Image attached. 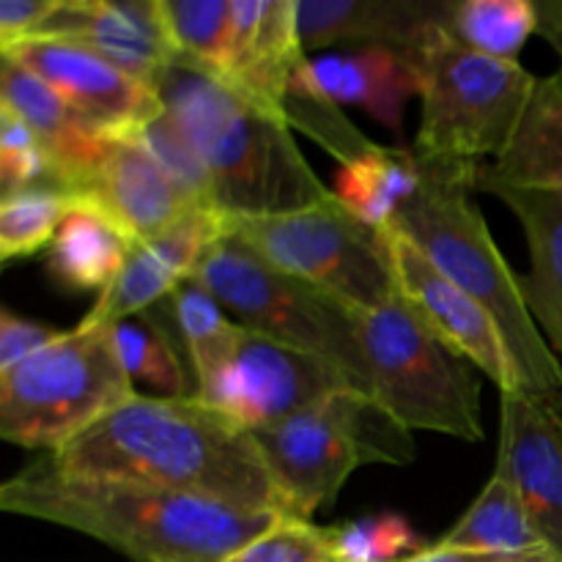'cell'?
<instances>
[{
  "mask_svg": "<svg viewBox=\"0 0 562 562\" xmlns=\"http://www.w3.org/2000/svg\"><path fill=\"white\" fill-rule=\"evenodd\" d=\"M379 234L387 247L395 289L409 311L456 355L467 357L483 376L492 379L499 393L527 390L497 322L442 269H437V263L404 231L390 225Z\"/></svg>",
  "mask_w": 562,
  "mask_h": 562,
  "instance_id": "7c38bea8",
  "label": "cell"
},
{
  "mask_svg": "<svg viewBox=\"0 0 562 562\" xmlns=\"http://www.w3.org/2000/svg\"><path fill=\"white\" fill-rule=\"evenodd\" d=\"M0 104L36 132L53 168V187L77 201L97 173L110 137L77 119L42 77L11 58H3L0 66Z\"/></svg>",
  "mask_w": 562,
  "mask_h": 562,
  "instance_id": "ffe728a7",
  "label": "cell"
},
{
  "mask_svg": "<svg viewBox=\"0 0 562 562\" xmlns=\"http://www.w3.org/2000/svg\"><path fill=\"white\" fill-rule=\"evenodd\" d=\"M0 55L42 77L77 119L104 137L130 135L162 110L151 86L135 80L77 42L22 38L0 49Z\"/></svg>",
  "mask_w": 562,
  "mask_h": 562,
  "instance_id": "4fadbf2b",
  "label": "cell"
},
{
  "mask_svg": "<svg viewBox=\"0 0 562 562\" xmlns=\"http://www.w3.org/2000/svg\"><path fill=\"white\" fill-rule=\"evenodd\" d=\"M176 335L184 346L187 362L195 376V387L212 382L234 355L241 338V324L231 322L225 307L201 283L187 280L170 294Z\"/></svg>",
  "mask_w": 562,
  "mask_h": 562,
  "instance_id": "83f0119b",
  "label": "cell"
},
{
  "mask_svg": "<svg viewBox=\"0 0 562 562\" xmlns=\"http://www.w3.org/2000/svg\"><path fill=\"white\" fill-rule=\"evenodd\" d=\"M327 532L340 562H401L426 549L409 519L390 510L340 521Z\"/></svg>",
  "mask_w": 562,
  "mask_h": 562,
  "instance_id": "d6a6232c",
  "label": "cell"
},
{
  "mask_svg": "<svg viewBox=\"0 0 562 562\" xmlns=\"http://www.w3.org/2000/svg\"><path fill=\"white\" fill-rule=\"evenodd\" d=\"M0 508L69 527L135 562H225L283 516L148 483L69 475L49 453L3 483Z\"/></svg>",
  "mask_w": 562,
  "mask_h": 562,
  "instance_id": "7a4b0ae2",
  "label": "cell"
},
{
  "mask_svg": "<svg viewBox=\"0 0 562 562\" xmlns=\"http://www.w3.org/2000/svg\"><path fill=\"white\" fill-rule=\"evenodd\" d=\"M291 91L313 93L333 104H355L376 124L404 137L406 104L420 97V71L412 55L366 47L305 58L291 80Z\"/></svg>",
  "mask_w": 562,
  "mask_h": 562,
  "instance_id": "ac0fdd59",
  "label": "cell"
},
{
  "mask_svg": "<svg viewBox=\"0 0 562 562\" xmlns=\"http://www.w3.org/2000/svg\"><path fill=\"white\" fill-rule=\"evenodd\" d=\"M49 456L69 475L119 477L283 514L256 437L201 398L135 395Z\"/></svg>",
  "mask_w": 562,
  "mask_h": 562,
  "instance_id": "6da1fadb",
  "label": "cell"
},
{
  "mask_svg": "<svg viewBox=\"0 0 562 562\" xmlns=\"http://www.w3.org/2000/svg\"><path fill=\"white\" fill-rule=\"evenodd\" d=\"M58 0H3L0 3V49L33 36L55 11Z\"/></svg>",
  "mask_w": 562,
  "mask_h": 562,
  "instance_id": "8d00e7d4",
  "label": "cell"
},
{
  "mask_svg": "<svg viewBox=\"0 0 562 562\" xmlns=\"http://www.w3.org/2000/svg\"><path fill=\"white\" fill-rule=\"evenodd\" d=\"M170 38L181 58L212 75H223L228 60L234 0H159Z\"/></svg>",
  "mask_w": 562,
  "mask_h": 562,
  "instance_id": "4dcf8cb0",
  "label": "cell"
},
{
  "mask_svg": "<svg viewBox=\"0 0 562 562\" xmlns=\"http://www.w3.org/2000/svg\"><path fill=\"white\" fill-rule=\"evenodd\" d=\"M448 33L464 47L497 60L519 64V53L538 33L532 0H461L450 3Z\"/></svg>",
  "mask_w": 562,
  "mask_h": 562,
  "instance_id": "f1b7e54d",
  "label": "cell"
},
{
  "mask_svg": "<svg viewBox=\"0 0 562 562\" xmlns=\"http://www.w3.org/2000/svg\"><path fill=\"white\" fill-rule=\"evenodd\" d=\"M192 280L217 296L241 327L333 362L373 398L355 313L333 294L269 267L228 234L203 256Z\"/></svg>",
  "mask_w": 562,
  "mask_h": 562,
  "instance_id": "9c48e42d",
  "label": "cell"
},
{
  "mask_svg": "<svg viewBox=\"0 0 562 562\" xmlns=\"http://www.w3.org/2000/svg\"><path fill=\"white\" fill-rule=\"evenodd\" d=\"M475 190L499 198L519 220L530 250V272L521 278V294L562 362V198L503 184L483 168L475 173Z\"/></svg>",
  "mask_w": 562,
  "mask_h": 562,
  "instance_id": "7402d4cb",
  "label": "cell"
},
{
  "mask_svg": "<svg viewBox=\"0 0 562 562\" xmlns=\"http://www.w3.org/2000/svg\"><path fill=\"white\" fill-rule=\"evenodd\" d=\"M135 395L113 324L82 322L0 371V437L16 448L58 453Z\"/></svg>",
  "mask_w": 562,
  "mask_h": 562,
  "instance_id": "8992f818",
  "label": "cell"
},
{
  "mask_svg": "<svg viewBox=\"0 0 562 562\" xmlns=\"http://www.w3.org/2000/svg\"><path fill=\"white\" fill-rule=\"evenodd\" d=\"M228 234V214L217 209H190L173 225L146 241H137L119 280L99 294L82 322L119 324L140 316L168 300L181 283L192 280L198 263Z\"/></svg>",
  "mask_w": 562,
  "mask_h": 562,
  "instance_id": "2e32d148",
  "label": "cell"
},
{
  "mask_svg": "<svg viewBox=\"0 0 562 562\" xmlns=\"http://www.w3.org/2000/svg\"><path fill=\"white\" fill-rule=\"evenodd\" d=\"M27 38L77 42L151 88L179 58L159 0H58Z\"/></svg>",
  "mask_w": 562,
  "mask_h": 562,
  "instance_id": "5bb4252c",
  "label": "cell"
},
{
  "mask_svg": "<svg viewBox=\"0 0 562 562\" xmlns=\"http://www.w3.org/2000/svg\"><path fill=\"white\" fill-rule=\"evenodd\" d=\"M135 241L99 206L75 201L47 252V272L69 291H108Z\"/></svg>",
  "mask_w": 562,
  "mask_h": 562,
  "instance_id": "cb8c5ba5",
  "label": "cell"
},
{
  "mask_svg": "<svg viewBox=\"0 0 562 562\" xmlns=\"http://www.w3.org/2000/svg\"><path fill=\"white\" fill-rule=\"evenodd\" d=\"M346 390L362 393L360 384L333 362L245 327L228 366L212 382L198 387L195 398L252 434L278 426L296 412L311 409Z\"/></svg>",
  "mask_w": 562,
  "mask_h": 562,
  "instance_id": "8fae6325",
  "label": "cell"
},
{
  "mask_svg": "<svg viewBox=\"0 0 562 562\" xmlns=\"http://www.w3.org/2000/svg\"><path fill=\"white\" fill-rule=\"evenodd\" d=\"M450 0H296L302 49L355 44L415 55L448 20Z\"/></svg>",
  "mask_w": 562,
  "mask_h": 562,
  "instance_id": "d6986e66",
  "label": "cell"
},
{
  "mask_svg": "<svg viewBox=\"0 0 562 562\" xmlns=\"http://www.w3.org/2000/svg\"><path fill=\"white\" fill-rule=\"evenodd\" d=\"M448 549H481V552H538L552 549L525 503L505 477L492 475L475 503L439 541Z\"/></svg>",
  "mask_w": 562,
  "mask_h": 562,
  "instance_id": "484cf974",
  "label": "cell"
},
{
  "mask_svg": "<svg viewBox=\"0 0 562 562\" xmlns=\"http://www.w3.org/2000/svg\"><path fill=\"white\" fill-rule=\"evenodd\" d=\"M420 192L393 225L497 322L527 393L547 401L562 417V362L532 318L521 278L508 267L472 198L475 184L434 165L420 162Z\"/></svg>",
  "mask_w": 562,
  "mask_h": 562,
  "instance_id": "277c9868",
  "label": "cell"
},
{
  "mask_svg": "<svg viewBox=\"0 0 562 562\" xmlns=\"http://www.w3.org/2000/svg\"><path fill=\"white\" fill-rule=\"evenodd\" d=\"M115 346L132 382L146 384L159 398H195V376L184 362L179 335L148 313L113 324Z\"/></svg>",
  "mask_w": 562,
  "mask_h": 562,
  "instance_id": "4316f807",
  "label": "cell"
},
{
  "mask_svg": "<svg viewBox=\"0 0 562 562\" xmlns=\"http://www.w3.org/2000/svg\"><path fill=\"white\" fill-rule=\"evenodd\" d=\"M423 168L412 148L379 146L376 151L340 165L335 198L368 228L384 231L420 192Z\"/></svg>",
  "mask_w": 562,
  "mask_h": 562,
  "instance_id": "d4e9b609",
  "label": "cell"
},
{
  "mask_svg": "<svg viewBox=\"0 0 562 562\" xmlns=\"http://www.w3.org/2000/svg\"><path fill=\"white\" fill-rule=\"evenodd\" d=\"M225 562H340L329 532L311 519L280 516L263 536Z\"/></svg>",
  "mask_w": 562,
  "mask_h": 562,
  "instance_id": "e575fe53",
  "label": "cell"
},
{
  "mask_svg": "<svg viewBox=\"0 0 562 562\" xmlns=\"http://www.w3.org/2000/svg\"><path fill=\"white\" fill-rule=\"evenodd\" d=\"M494 475L516 488L541 536L562 558V417L527 390L503 393Z\"/></svg>",
  "mask_w": 562,
  "mask_h": 562,
  "instance_id": "9a60e30c",
  "label": "cell"
},
{
  "mask_svg": "<svg viewBox=\"0 0 562 562\" xmlns=\"http://www.w3.org/2000/svg\"><path fill=\"white\" fill-rule=\"evenodd\" d=\"M371 373L373 401L406 431L483 439L481 379L467 357L431 333L404 300L351 307Z\"/></svg>",
  "mask_w": 562,
  "mask_h": 562,
  "instance_id": "52a82bcc",
  "label": "cell"
},
{
  "mask_svg": "<svg viewBox=\"0 0 562 562\" xmlns=\"http://www.w3.org/2000/svg\"><path fill=\"white\" fill-rule=\"evenodd\" d=\"M228 236L291 278L327 291L349 307L398 300L382 234L368 228L338 198L285 214L231 217Z\"/></svg>",
  "mask_w": 562,
  "mask_h": 562,
  "instance_id": "30bf717a",
  "label": "cell"
},
{
  "mask_svg": "<svg viewBox=\"0 0 562 562\" xmlns=\"http://www.w3.org/2000/svg\"><path fill=\"white\" fill-rule=\"evenodd\" d=\"M420 71V126L415 157L475 184L514 137L538 77L514 60H497L464 47L448 33V20L412 55Z\"/></svg>",
  "mask_w": 562,
  "mask_h": 562,
  "instance_id": "5b68a950",
  "label": "cell"
},
{
  "mask_svg": "<svg viewBox=\"0 0 562 562\" xmlns=\"http://www.w3.org/2000/svg\"><path fill=\"white\" fill-rule=\"evenodd\" d=\"M401 562H562L554 549H538V552H481V549H448L426 547L423 552Z\"/></svg>",
  "mask_w": 562,
  "mask_h": 562,
  "instance_id": "74e56055",
  "label": "cell"
},
{
  "mask_svg": "<svg viewBox=\"0 0 562 562\" xmlns=\"http://www.w3.org/2000/svg\"><path fill=\"white\" fill-rule=\"evenodd\" d=\"M137 143L148 151V157L162 168L170 184L179 190L190 209H217V187H214L212 173L201 159L198 148L192 146L190 137L179 130L173 119L165 110L143 121L137 130L130 132Z\"/></svg>",
  "mask_w": 562,
  "mask_h": 562,
  "instance_id": "f546056e",
  "label": "cell"
},
{
  "mask_svg": "<svg viewBox=\"0 0 562 562\" xmlns=\"http://www.w3.org/2000/svg\"><path fill=\"white\" fill-rule=\"evenodd\" d=\"M305 58L296 0H234L228 60L220 80L258 110L285 121L283 104Z\"/></svg>",
  "mask_w": 562,
  "mask_h": 562,
  "instance_id": "e0dca14e",
  "label": "cell"
},
{
  "mask_svg": "<svg viewBox=\"0 0 562 562\" xmlns=\"http://www.w3.org/2000/svg\"><path fill=\"white\" fill-rule=\"evenodd\" d=\"M285 516L311 519L333 505L360 464H409L415 445L371 395L335 393L278 426L252 431Z\"/></svg>",
  "mask_w": 562,
  "mask_h": 562,
  "instance_id": "ba28073f",
  "label": "cell"
},
{
  "mask_svg": "<svg viewBox=\"0 0 562 562\" xmlns=\"http://www.w3.org/2000/svg\"><path fill=\"white\" fill-rule=\"evenodd\" d=\"M483 170L503 184L562 198V69L538 77L514 137Z\"/></svg>",
  "mask_w": 562,
  "mask_h": 562,
  "instance_id": "603a6c76",
  "label": "cell"
},
{
  "mask_svg": "<svg viewBox=\"0 0 562 562\" xmlns=\"http://www.w3.org/2000/svg\"><path fill=\"white\" fill-rule=\"evenodd\" d=\"M77 201L102 209L135 245L151 239L190 212L162 168L132 135L110 137L97 173Z\"/></svg>",
  "mask_w": 562,
  "mask_h": 562,
  "instance_id": "44dd1931",
  "label": "cell"
},
{
  "mask_svg": "<svg viewBox=\"0 0 562 562\" xmlns=\"http://www.w3.org/2000/svg\"><path fill=\"white\" fill-rule=\"evenodd\" d=\"M60 335L64 333L49 327V324L16 316L14 311L3 307L0 311V371H9V368L20 366L22 360H27L38 349L58 340Z\"/></svg>",
  "mask_w": 562,
  "mask_h": 562,
  "instance_id": "d590c367",
  "label": "cell"
},
{
  "mask_svg": "<svg viewBox=\"0 0 562 562\" xmlns=\"http://www.w3.org/2000/svg\"><path fill=\"white\" fill-rule=\"evenodd\" d=\"M154 91L206 162L220 212L285 214L335 195L302 157L289 121L258 110L212 71L179 55Z\"/></svg>",
  "mask_w": 562,
  "mask_h": 562,
  "instance_id": "3957f363",
  "label": "cell"
},
{
  "mask_svg": "<svg viewBox=\"0 0 562 562\" xmlns=\"http://www.w3.org/2000/svg\"><path fill=\"white\" fill-rule=\"evenodd\" d=\"M283 115L285 121H289L291 130L305 132V135L313 137L318 146L327 148L335 159H340V165L355 162V159L366 157V154L379 148V143H373L371 137L362 135V132L340 113L338 104L313 97V93L291 91L283 104Z\"/></svg>",
  "mask_w": 562,
  "mask_h": 562,
  "instance_id": "836d02e7",
  "label": "cell"
},
{
  "mask_svg": "<svg viewBox=\"0 0 562 562\" xmlns=\"http://www.w3.org/2000/svg\"><path fill=\"white\" fill-rule=\"evenodd\" d=\"M75 198L58 187H33L0 201V258L33 256L53 245Z\"/></svg>",
  "mask_w": 562,
  "mask_h": 562,
  "instance_id": "1f68e13d",
  "label": "cell"
}]
</instances>
